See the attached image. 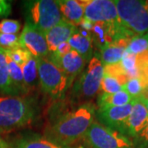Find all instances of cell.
I'll use <instances>...</instances> for the list:
<instances>
[{
	"instance_id": "12",
	"label": "cell",
	"mask_w": 148,
	"mask_h": 148,
	"mask_svg": "<svg viewBox=\"0 0 148 148\" xmlns=\"http://www.w3.org/2000/svg\"><path fill=\"white\" fill-rule=\"evenodd\" d=\"M49 58L56 64L59 69L64 71L68 76L70 86L73 82L74 79L82 73L86 64V60L82 58L79 53L75 50H71L69 53L61 58H53L49 57Z\"/></svg>"
},
{
	"instance_id": "1",
	"label": "cell",
	"mask_w": 148,
	"mask_h": 148,
	"mask_svg": "<svg viewBox=\"0 0 148 148\" xmlns=\"http://www.w3.org/2000/svg\"><path fill=\"white\" fill-rule=\"evenodd\" d=\"M95 116L94 104L86 103L60 116L48 127L45 137L64 146L83 138Z\"/></svg>"
},
{
	"instance_id": "30",
	"label": "cell",
	"mask_w": 148,
	"mask_h": 148,
	"mask_svg": "<svg viewBox=\"0 0 148 148\" xmlns=\"http://www.w3.org/2000/svg\"><path fill=\"white\" fill-rule=\"evenodd\" d=\"M72 50V48L70 46L68 42L62 43L61 45H59L58 48L56 49V50L51 53L49 56L53 57V58H61L64 57V55H66L67 53H69Z\"/></svg>"
},
{
	"instance_id": "29",
	"label": "cell",
	"mask_w": 148,
	"mask_h": 148,
	"mask_svg": "<svg viewBox=\"0 0 148 148\" xmlns=\"http://www.w3.org/2000/svg\"><path fill=\"white\" fill-rule=\"evenodd\" d=\"M133 148H148V125L138 138H134Z\"/></svg>"
},
{
	"instance_id": "26",
	"label": "cell",
	"mask_w": 148,
	"mask_h": 148,
	"mask_svg": "<svg viewBox=\"0 0 148 148\" xmlns=\"http://www.w3.org/2000/svg\"><path fill=\"white\" fill-rule=\"evenodd\" d=\"M3 52L5 53L6 56L8 58H10L11 60H12L14 63H16L21 67L31 58V56L32 55L29 51H27V49H23L22 47L16 48V49H11V50H6Z\"/></svg>"
},
{
	"instance_id": "13",
	"label": "cell",
	"mask_w": 148,
	"mask_h": 148,
	"mask_svg": "<svg viewBox=\"0 0 148 148\" xmlns=\"http://www.w3.org/2000/svg\"><path fill=\"white\" fill-rule=\"evenodd\" d=\"M77 31V27L64 20L55 27H52L44 35L46 40L49 53L56 50L59 45L68 42L70 37Z\"/></svg>"
},
{
	"instance_id": "31",
	"label": "cell",
	"mask_w": 148,
	"mask_h": 148,
	"mask_svg": "<svg viewBox=\"0 0 148 148\" xmlns=\"http://www.w3.org/2000/svg\"><path fill=\"white\" fill-rule=\"evenodd\" d=\"M12 13V5L8 1L0 0V18L7 17Z\"/></svg>"
},
{
	"instance_id": "18",
	"label": "cell",
	"mask_w": 148,
	"mask_h": 148,
	"mask_svg": "<svg viewBox=\"0 0 148 148\" xmlns=\"http://www.w3.org/2000/svg\"><path fill=\"white\" fill-rule=\"evenodd\" d=\"M133 100L134 99H132L125 90H122L114 94L101 93L98 97L97 104L99 106V108L101 109V108L125 106L132 102Z\"/></svg>"
},
{
	"instance_id": "28",
	"label": "cell",
	"mask_w": 148,
	"mask_h": 148,
	"mask_svg": "<svg viewBox=\"0 0 148 148\" xmlns=\"http://www.w3.org/2000/svg\"><path fill=\"white\" fill-rule=\"evenodd\" d=\"M21 30L20 21L12 19H3L0 21V33L17 35Z\"/></svg>"
},
{
	"instance_id": "16",
	"label": "cell",
	"mask_w": 148,
	"mask_h": 148,
	"mask_svg": "<svg viewBox=\"0 0 148 148\" xmlns=\"http://www.w3.org/2000/svg\"><path fill=\"white\" fill-rule=\"evenodd\" d=\"M10 148H72L49 139L45 136L36 134L27 135L16 139L9 145Z\"/></svg>"
},
{
	"instance_id": "22",
	"label": "cell",
	"mask_w": 148,
	"mask_h": 148,
	"mask_svg": "<svg viewBox=\"0 0 148 148\" xmlns=\"http://www.w3.org/2000/svg\"><path fill=\"white\" fill-rule=\"evenodd\" d=\"M119 64L123 72L127 75L128 79L139 78L140 73L138 66V58L136 54L129 53L125 50Z\"/></svg>"
},
{
	"instance_id": "14",
	"label": "cell",
	"mask_w": 148,
	"mask_h": 148,
	"mask_svg": "<svg viewBox=\"0 0 148 148\" xmlns=\"http://www.w3.org/2000/svg\"><path fill=\"white\" fill-rule=\"evenodd\" d=\"M68 43L73 50L79 53L86 62H89L93 55V44L90 32L78 29L70 37Z\"/></svg>"
},
{
	"instance_id": "33",
	"label": "cell",
	"mask_w": 148,
	"mask_h": 148,
	"mask_svg": "<svg viewBox=\"0 0 148 148\" xmlns=\"http://www.w3.org/2000/svg\"><path fill=\"white\" fill-rule=\"evenodd\" d=\"M139 99L143 101V104L145 105V106H146V108H147V112H148V99H142V98H139Z\"/></svg>"
},
{
	"instance_id": "11",
	"label": "cell",
	"mask_w": 148,
	"mask_h": 148,
	"mask_svg": "<svg viewBox=\"0 0 148 148\" xmlns=\"http://www.w3.org/2000/svg\"><path fill=\"white\" fill-rule=\"evenodd\" d=\"M148 125V112L139 98L133 100L132 111L126 125V136L132 139L138 138Z\"/></svg>"
},
{
	"instance_id": "7",
	"label": "cell",
	"mask_w": 148,
	"mask_h": 148,
	"mask_svg": "<svg viewBox=\"0 0 148 148\" xmlns=\"http://www.w3.org/2000/svg\"><path fill=\"white\" fill-rule=\"evenodd\" d=\"M105 73L104 65L97 56L92 57L88 66L74 86V95L80 98L94 97L100 90L101 81Z\"/></svg>"
},
{
	"instance_id": "20",
	"label": "cell",
	"mask_w": 148,
	"mask_h": 148,
	"mask_svg": "<svg viewBox=\"0 0 148 148\" xmlns=\"http://www.w3.org/2000/svg\"><path fill=\"white\" fill-rule=\"evenodd\" d=\"M7 62H8V73L10 77L12 84L15 88L16 92L19 94H26L28 92L27 86L25 85L24 78H23V73L21 66L14 63L12 60L7 57Z\"/></svg>"
},
{
	"instance_id": "21",
	"label": "cell",
	"mask_w": 148,
	"mask_h": 148,
	"mask_svg": "<svg viewBox=\"0 0 148 148\" xmlns=\"http://www.w3.org/2000/svg\"><path fill=\"white\" fill-rule=\"evenodd\" d=\"M23 78L27 90L29 91L31 88L36 85L37 79L39 78L38 73V61L37 58L33 55L21 66Z\"/></svg>"
},
{
	"instance_id": "32",
	"label": "cell",
	"mask_w": 148,
	"mask_h": 148,
	"mask_svg": "<svg viewBox=\"0 0 148 148\" xmlns=\"http://www.w3.org/2000/svg\"><path fill=\"white\" fill-rule=\"evenodd\" d=\"M0 148H10L9 144L1 137V135H0Z\"/></svg>"
},
{
	"instance_id": "25",
	"label": "cell",
	"mask_w": 148,
	"mask_h": 148,
	"mask_svg": "<svg viewBox=\"0 0 148 148\" xmlns=\"http://www.w3.org/2000/svg\"><path fill=\"white\" fill-rule=\"evenodd\" d=\"M123 90V85L118 80L108 73H104L100 90L105 94H114Z\"/></svg>"
},
{
	"instance_id": "10",
	"label": "cell",
	"mask_w": 148,
	"mask_h": 148,
	"mask_svg": "<svg viewBox=\"0 0 148 148\" xmlns=\"http://www.w3.org/2000/svg\"><path fill=\"white\" fill-rule=\"evenodd\" d=\"M21 47L27 49L36 58H47L49 51L44 33L27 21L19 36Z\"/></svg>"
},
{
	"instance_id": "17",
	"label": "cell",
	"mask_w": 148,
	"mask_h": 148,
	"mask_svg": "<svg viewBox=\"0 0 148 148\" xmlns=\"http://www.w3.org/2000/svg\"><path fill=\"white\" fill-rule=\"evenodd\" d=\"M64 19L69 23L77 27L84 19V6L82 1L60 0L57 1Z\"/></svg>"
},
{
	"instance_id": "27",
	"label": "cell",
	"mask_w": 148,
	"mask_h": 148,
	"mask_svg": "<svg viewBox=\"0 0 148 148\" xmlns=\"http://www.w3.org/2000/svg\"><path fill=\"white\" fill-rule=\"evenodd\" d=\"M19 36L17 35H9L0 33V49L3 51L20 48Z\"/></svg>"
},
{
	"instance_id": "19",
	"label": "cell",
	"mask_w": 148,
	"mask_h": 148,
	"mask_svg": "<svg viewBox=\"0 0 148 148\" xmlns=\"http://www.w3.org/2000/svg\"><path fill=\"white\" fill-rule=\"evenodd\" d=\"M0 91L8 95H18L12 84L5 53L0 49Z\"/></svg>"
},
{
	"instance_id": "24",
	"label": "cell",
	"mask_w": 148,
	"mask_h": 148,
	"mask_svg": "<svg viewBox=\"0 0 148 148\" xmlns=\"http://www.w3.org/2000/svg\"><path fill=\"white\" fill-rule=\"evenodd\" d=\"M126 50L136 55L148 52V40L145 35L135 36L130 40Z\"/></svg>"
},
{
	"instance_id": "6",
	"label": "cell",
	"mask_w": 148,
	"mask_h": 148,
	"mask_svg": "<svg viewBox=\"0 0 148 148\" xmlns=\"http://www.w3.org/2000/svg\"><path fill=\"white\" fill-rule=\"evenodd\" d=\"M83 138L88 148H133L132 141L127 136L95 120Z\"/></svg>"
},
{
	"instance_id": "15",
	"label": "cell",
	"mask_w": 148,
	"mask_h": 148,
	"mask_svg": "<svg viewBox=\"0 0 148 148\" xmlns=\"http://www.w3.org/2000/svg\"><path fill=\"white\" fill-rule=\"evenodd\" d=\"M130 40L131 39L119 40L110 43L106 47L101 49L100 50V56L97 57L100 58L102 64L104 66H107L119 64L121 61Z\"/></svg>"
},
{
	"instance_id": "5",
	"label": "cell",
	"mask_w": 148,
	"mask_h": 148,
	"mask_svg": "<svg viewBox=\"0 0 148 148\" xmlns=\"http://www.w3.org/2000/svg\"><path fill=\"white\" fill-rule=\"evenodd\" d=\"M27 21L42 33L64 20L57 1L36 0L27 3Z\"/></svg>"
},
{
	"instance_id": "23",
	"label": "cell",
	"mask_w": 148,
	"mask_h": 148,
	"mask_svg": "<svg viewBox=\"0 0 148 148\" xmlns=\"http://www.w3.org/2000/svg\"><path fill=\"white\" fill-rule=\"evenodd\" d=\"M146 84L141 78H132L123 86V90H125L132 99L140 98L145 90Z\"/></svg>"
},
{
	"instance_id": "4",
	"label": "cell",
	"mask_w": 148,
	"mask_h": 148,
	"mask_svg": "<svg viewBox=\"0 0 148 148\" xmlns=\"http://www.w3.org/2000/svg\"><path fill=\"white\" fill-rule=\"evenodd\" d=\"M39 81L42 90L53 99L63 97L70 86L68 76L49 57L37 58Z\"/></svg>"
},
{
	"instance_id": "9",
	"label": "cell",
	"mask_w": 148,
	"mask_h": 148,
	"mask_svg": "<svg viewBox=\"0 0 148 148\" xmlns=\"http://www.w3.org/2000/svg\"><path fill=\"white\" fill-rule=\"evenodd\" d=\"M133 101L125 106L101 108L96 112V116L101 124L126 135V125L132 111Z\"/></svg>"
},
{
	"instance_id": "2",
	"label": "cell",
	"mask_w": 148,
	"mask_h": 148,
	"mask_svg": "<svg viewBox=\"0 0 148 148\" xmlns=\"http://www.w3.org/2000/svg\"><path fill=\"white\" fill-rule=\"evenodd\" d=\"M36 114L34 103L19 95L0 96V134L9 133L31 123Z\"/></svg>"
},
{
	"instance_id": "8",
	"label": "cell",
	"mask_w": 148,
	"mask_h": 148,
	"mask_svg": "<svg viewBox=\"0 0 148 148\" xmlns=\"http://www.w3.org/2000/svg\"><path fill=\"white\" fill-rule=\"evenodd\" d=\"M84 18L92 23H103L108 25H119L116 6L110 0H83Z\"/></svg>"
},
{
	"instance_id": "3",
	"label": "cell",
	"mask_w": 148,
	"mask_h": 148,
	"mask_svg": "<svg viewBox=\"0 0 148 148\" xmlns=\"http://www.w3.org/2000/svg\"><path fill=\"white\" fill-rule=\"evenodd\" d=\"M119 19L132 36H143L148 32L147 0H115Z\"/></svg>"
},
{
	"instance_id": "34",
	"label": "cell",
	"mask_w": 148,
	"mask_h": 148,
	"mask_svg": "<svg viewBox=\"0 0 148 148\" xmlns=\"http://www.w3.org/2000/svg\"><path fill=\"white\" fill-rule=\"evenodd\" d=\"M145 36H146V38H147V40H148V32H147V34L145 35Z\"/></svg>"
}]
</instances>
